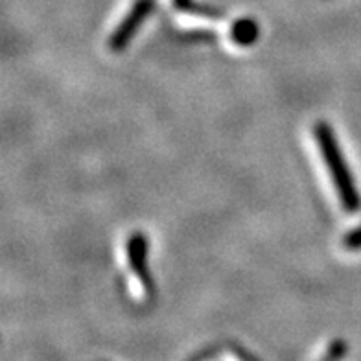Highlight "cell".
<instances>
[{"instance_id":"1","label":"cell","mask_w":361,"mask_h":361,"mask_svg":"<svg viewBox=\"0 0 361 361\" xmlns=\"http://www.w3.org/2000/svg\"><path fill=\"white\" fill-rule=\"evenodd\" d=\"M315 138H317L319 149L326 162L330 177L334 180V186L338 190L341 203L345 210L348 212H357L361 209V197L356 190L354 179H352L350 171H348L347 162L343 159V153L338 146V140L334 137L330 126L324 122H319L315 126Z\"/></svg>"},{"instance_id":"2","label":"cell","mask_w":361,"mask_h":361,"mask_svg":"<svg viewBox=\"0 0 361 361\" xmlns=\"http://www.w3.org/2000/svg\"><path fill=\"white\" fill-rule=\"evenodd\" d=\"M152 10H153V0H137V2L133 4V8H131L129 13L124 17L122 24H120L118 28L113 32V35H111L109 39L111 50H114V52L124 50V48L129 44V41L133 39V35L138 32L140 24L144 23V19H146L147 15L152 13Z\"/></svg>"},{"instance_id":"3","label":"cell","mask_w":361,"mask_h":361,"mask_svg":"<svg viewBox=\"0 0 361 361\" xmlns=\"http://www.w3.org/2000/svg\"><path fill=\"white\" fill-rule=\"evenodd\" d=\"M128 260L129 267L135 273L144 291L152 295L153 293V281L149 275V267H147V240L142 233H135L128 240Z\"/></svg>"},{"instance_id":"4","label":"cell","mask_w":361,"mask_h":361,"mask_svg":"<svg viewBox=\"0 0 361 361\" xmlns=\"http://www.w3.org/2000/svg\"><path fill=\"white\" fill-rule=\"evenodd\" d=\"M231 35H233V41L242 47H247L252 44L258 37V26L255 20L251 19H242L233 24V30H231Z\"/></svg>"},{"instance_id":"5","label":"cell","mask_w":361,"mask_h":361,"mask_svg":"<svg viewBox=\"0 0 361 361\" xmlns=\"http://www.w3.org/2000/svg\"><path fill=\"white\" fill-rule=\"evenodd\" d=\"M173 4L179 11H186V13L194 15H203V17H218V11L210 10V8H203V6H197L192 0H173Z\"/></svg>"},{"instance_id":"6","label":"cell","mask_w":361,"mask_h":361,"mask_svg":"<svg viewBox=\"0 0 361 361\" xmlns=\"http://www.w3.org/2000/svg\"><path fill=\"white\" fill-rule=\"evenodd\" d=\"M348 345L343 339H336V341L330 343V347H328L326 354L323 356L321 361H341L343 357L347 356Z\"/></svg>"},{"instance_id":"7","label":"cell","mask_w":361,"mask_h":361,"mask_svg":"<svg viewBox=\"0 0 361 361\" xmlns=\"http://www.w3.org/2000/svg\"><path fill=\"white\" fill-rule=\"evenodd\" d=\"M343 243H345V247H347L348 251H360L361 249V225L360 227L354 228V231H350V233L345 236Z\"/></svg>"}]
</instances>
